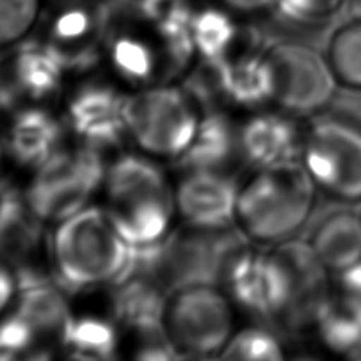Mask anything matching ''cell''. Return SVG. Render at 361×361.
<instances>
[{"instance_id": "38", "label": "cell", "mask_w": 361, "mask_h": 361, "mask_svg": "<svg viewBox=\"0 0 361 361\" xmlns=\"http://www.w3.org/2000/svg\"><path fill=\"white\" fill-rule=\"evenodd\" d=\"M336 274L341 292L361 300V260L355 262L349 268L339 271Z\"/></svg>"}, {"instance_id": "40", "label": "cell", "mask_w": 361, "mask_h": 361, "mask_svg": "<svg viewBox=\"0 0 361 361\" xmlns=\"http://www.w3.org/2000/svg\"><path fill=\"white\" fill-rule=\"evenodd\" d=\"M231 8L244 13H252L259 11L263 8H269L271 0H225Z\"/></svg>"}, {"instance_id": "24", "label": "cell", "mask_w": 361, "mask_h": 361, "mask_svg": "<svg viewBox=\"0 0 361 361\" xmlns=\"http://www.w3.org/2000/svg\"><path fill=\"white\" fill-rule=\"evenodd\" d=\"M59 338L73 358L109 360L114 358L118 347L116 328L97 317H72Z\"/></svg>"}, {"instance_id": "8", "label": "cell", "mask_w": 361, "mask_h": 361, "mask_svg": "<svg viewBox=\"0 0 361 361\" xmlns=\"http://www.w3.org/2000/svg\"><path fill=\"white\" fill-rule=\"evenodd\" d=\"M244 311L265 320H282L290 306V281L277 257L247 249L230 267L225 281Z\"/></svg>"}, {"instance_id": "5", "label": "cell", "mask_w": 361, "mask_h": 361, "mask_svg": "<svg viewBox=\"0 0 361 361\" xmlns=\"http://www.w3.org/2000/svg\"><path fill=\"white\" fill-rule=\"evenodd\" d=\"M301 164L315 187L328 195L361 200V130L333 118L322 119L305 135Z\"/></svg>"}, {"instance_id": "6", "label": "cell", "mask_w": 361, "mask_h": 361, "mask_svg": "<svg viewBox=\"0 0 361 361\" xmlns=\"http://www.w3.org/2000/svg\"><path fill=\"white\" fill-rule=\"evenodd\" d=\"M231 309L214 286L176 292L166 305L165 328L184 357H208L222 350L231 338Z\"/></svg>"}, {"instance_id": "22", "label": "cell", "mask_w": 361, "mask_h": 361, "mask_svg": "<svg viewBox=\"0 0 361 361\" xmlns=\"http://www.w3.org/2000/svg\"><path fill=\"white\" fill-rule=\"evenodd\" d=\"M99 185L86 176L67 178L48 184L32 183L27 192V206L42 221L62 222L85 209Z\"/></svg>"}, {"instance_id": "37", "label": "cell", "mask_w": 361, "mask_h": 361, "mask_svg": "<svg viewBox=\"0 0 361 361\" xmlns=\"http://www.w3.org/2000/svg\"><path fill=\"white\" fill-rule=\"evenodd\" d=\"M171 2L173 0H121V5L133 15L156 21Z\"/></svg>"}, {"instance_id": "11", "label": "cell", "mask_w": 361, "mask_h": 361, "mask_svg": "<svg viewBox=\"0 0 361 361\" xmlns=\"http://www.w3.org/2000/svg\"><path fill=\"white\" fill-rule=\"evenodd\" d=\"M305 135L287 116L259 114L240 132V151L255 169L274 170L298 162Z\"/></svg>"}, {"instance_id": "39", "label": "cell", "mask_w": 361, "mask_h": 361, "mask_svg": "<svg viewBox=\"0 0 361 361\" xmlns=\"http://www.w3.org/2000/svg\"><path fill=\"white\" fill-rule=\"evenodd\" d=\"M16 293V277L0 265V312L10 305Z\"/></svg>"}, {"instance_id": "10", "label": "cell", "mask_w": 361, "mask_h": 361, "mask_svg": "<svg viewBox=\"0 0 361 361\" xmlns=\"http://www.w3.org/2000/svg\"><path fill=\"white\" fill-rule=\"evenodd\" d=\"M290 281V306L283 322L292 326L311 324L319 306L328 296V269L312 244L282 241L273 252Z\"/></svg>"}, {"instance_id": "13", "label": "cell", "mask_w": 361, "mask_h": 361, "mask_svg": "<svg viewBox=\"0 0 361 361\" xmlns=\"http://www.w3.org/2000/svg\"><path fill=\"white\" fill-rule=\"evenodd\" d=\"M126 99L108 86L82 87L70 102L68 119L73 130L89 145L111 146L127 130Z\"/></svg>"}, {"instance_id": "1", "label": "cell", "mask_w": 361, "mask_h": 361, "mask_svg": "<svg viewBox=\"0 0 361 361\" xmlns=\"http://www.w3.org/2000/svg\"><path fill=\"white\" fill-rule=\"evenodd\" d=\"M247 250L246 235L228 228H195L133 246L130 276L147 277L166 293L225 281L233 262Z\"/></svg>"}, {"instance_id": "18", "label": "cell", "mask_w": 361, "mask_h": 361, "mask_svg": "<svg viewBox=\"0 0 361 361\" xmlns=\"http://www.w3.org/2000/svg\"><path fill=\"white\" fill-rule=\"evenodd\" d=\"M68 66V57L54 43H25L15 61V86L34 99L53 94L61 85Z\"/></svg>"}, {"instance_id": "16", "label": "cell", "mask_w": 361, "mask_h": 361, "mask_svg": "<svg viewBox=\"0 0 361 361\" xmlns=\"http://www.w3.org/2000/svg\"><path fill=\"white\" fill-rule=\"evenodd\" d=\"M222 94L238 105L260 106L276 97L274 68L268 54H247L222 62Z\"/></svg>"}, {"instance_id": "27", "label": "cell", "mask_w": 361, "mask_h": 361, "mask_svg": "<svg viewBox=\"0 0 361 361\" xmlns=\"http://www.w3.org/2000/svg\"><path fill=\"white\" fill-rule=\"evenodd\" d=\"M40 238L42 219L24 208L0 227V257L16 267L27 265L25 260L38 247Z\"/></svg>"}, {"instance_id": "29", "label": "cell", "mask_w": 361, "mask_h": 361, "mask_svg": "<svg viewBox=\"0 0 361 361\" xmlns=\"http://www.w3.org/2000/svg\"><path fill=\"white\" fill-rule=\"evenodd\" d=\"M221 358L277 361L283 358V352L273 333L263 328H247L230 338L227 345L222 349Z\"/></svg>"}, {"instance_id": "14", "label": "cell", "mask_w": 361, "mask_h": 361, "mask_svg": "<svg viewBox=\"0 0 361 361\" xmlns=\"http://www.w3.org/2000/svg\"><path fill=\"white\" fill-rule=\"evenodd\" d=\"M169 295L143 276H130L114 286L113 311L122 325L132 328L141 339L169 336L165 328Z\"/></svg>"}, {"instance_id": "19", "label": "cell", "mask_w": 361, "mask_h": 361, "mask_svg": "<svg viewBox=\"0 0 361 361\" xmlns=\"http://www.w3.org/2000/svg\"><path fill=\"white\" fill-rule=\"evenodd\" d=\"M62 137V128L44 109L29 108L19 111L13 121L8 147L19 164L40 166L56 152Z\"/></svg>"}, {"instance_id": "33", "label": "cell", "mask_w": 361, "mask_h": 361, "mask_svg": "<svg viewBox=\"0 0 361 361\" xmlns=\"http://www.w3.org/2000/svg\"><path fill=\"white\" fill-rule=\"evenodd\" d=\"M341 0H271L269 8L282 21L307 24L330 15L338 8Z\"/></svg>"}, {"instance_id": "41", "label": "cell", "mask_w": 361, "mask_h": 361, "mask_svg": "<svg viewBox=\"0 0 361 361\" xmlns=\"http://www.w3.org/2000/svg\"><path fill=\"white\" fill-rule=\"evenodd\" d=\"M353 10H355L357 16L361 19V0H353Z\"/></svg>"}, {"instance_id": "3", "label": "cell", "mask_w": 361, "mask_h": 361, "mask_svg": "<svg viewBox=\"0 0 361 361\" xmlns=\"http://www.w3.org/2000/svg\"><path fill=\"white\" fill-rule=\"evenodd\" d=\"M315 184L298 162L260 175L240 190L236 219L260 243L287 241L311 214Z\"/></svg>"}, {"instance_id": "12", "label": "cell", "mask_w": 361, "mask_h": 361, "mask_svg": "<svg viewBox=\"0 0 361 361\" xmlns=\"http://www.w3.org/2000/svg\"><path fill=\"white\" fill-rule=\"evenodd\" d=\"M16 314L34 328L37 334H57L72 319L67 290L57 279L44 276L29 265L16 267Z\"/></svg>"}, {"instance_id": "35", "label": "cell", "mask_w": 361, "mask_h": 361, "mask_svg": "<svg viewBox=\"0 0 361 361\" xmlns=\"http://www.w3.org/2000/svg\"><path fill=\"white\" fill-rule=\"evenodd\" d=\"M331 116L361 130V87L345 86L330 102Z\"/></svg>"}, {"instance_id": "26", "label": "cell", "mask_w": 361, "mask_h": 361, "mask_svg": "<svg viewBox=\"0 0 361 361\" xmlns=\"http://www.w3.org/2000/svg\"><path fill=\"white\" fill-rule=\"evenodd\" d=\"M238 37V27L231 18L221 10L208 8L195 13L193 38L197 51L204 61L227 59L228 49Z\"/></svg>"}, {"instance_id": "9", "label": "cell", "mask_w": 361, "mask_h": 361, "mask_svg": "<svg viewBox=\"0 0 361 361\" xmlns=\"http://www.w3.org/2000/svg\"><path fill=\"white\" fill-rule=\"evenodd\" d=\"M240 189L219 170H192L179 184L176 203L180 214L195 228H228L236 219Z\"/></svg>"}, {"instance_id": "34", "label": "cell", "mask_w": 361, "mask_h": 361, "mask_svg": "<svg viewBox=\"0 0 361 361\" xmlns=\"http://www.w3.org/2000/svg\"><path fill=\"white\" fill-rule=\"evenodd\" d=\"M37 331L18 314L0 322V361L16 358L34 347Z\"/></svg>"}, {"instance_id": "28", "label": "cell", "mask_w": 361, "mask_h": 361, "mask_svg": "<svg viewBox=\"0 0 361 361\" xmlns=\"http://www.w3.org/2000/svg\"><path fill=\"white\" fill-rule=\"evenodd\" d=\"M330 63L338 81L361 87V19L350 23L334 35L330 47Z\"/></svg>"}, {"instance_id": "7", "label": "cell", "mask_w": 361, "mask_h": 361, "mask_svg": "<svg viewBox=\"0 0 361 361\" xmlns=\"http://www.w3.org/2000/svg\"><path fill=\"white\" fill-rule=\"evenodd\" d=\"M274 68V100L293 114H311L330 105L336 94L338 76L317 51L300 43L282 42L268 49Z\"/></svg>"}, {"instance_id": "31", "label": "cell", "mask_w": 361, "mask_h": 361, "mask_svg": "<svg viewBox=\"0 0 361 361\" xmlns=\"http://www.w3.org/2000/svg\"><path fill=\"white\" fill-rule=\"evenodd\" d=\"M40 0H0V44L21 38L34 24Z\"/></svg>"}, {"instance_id": "25", "label": "cell", "mask_w": 361, "mask_h": 361, "mask_svg": "<svg viewBox=\"0 0 361 361\" xmlns=\"http://www.w3.org/2000/svg\"><path fill=\"white\" fill-rule=\"evenodd\" d=\"M193 18L195 13L184 0H173L156 19L173 72H180L190 62L197 49L193 38Z\"/></svg>"}, {"instance_id": "23", "label": "cell", "mask_w": 361, "mask_h": 361, "mask_svg": "<svg viewBox=\"0 0 361 361\" xmlns=\"http://www.w3.org/2000/svg\"><path fill=\"white\" fill-rule=\"evenodd\" d=\"M312 247L333 273L349 268L361 260V219L350 212L328 217L315 231Z\"/></svg>"}, {"instance_id": "17", "label": "cell", "mask_w": 361, "mask_h": 361, "mask_svg": "<svg viewBox=\"0 0 361 361\" xmlns=\"http://www.w3.org/2000/svg\"><path fill=\"white\" fill-rule=\"evenodd\" d=\"M240 149V135L227 116L209 109L189 147L178 157V165L185 170H219L228 164Z\"/></svg>"}, {"instance_id": "20", "label": "cell", "mask_w": 361, "mask_h": 361, "mask_svg": "<svg viewBox=\"0 0 361 361\" xmlns=\"http://www.w3.org/2000/svg\"><path fill=\"white\" fill-rule=\"evenodd\" d=\"M108 214L130 246H149L166 236L173 214V197L146 198L111 206Z\"/></svg>"}, {"instance_id": "21", "label": "cell", "mask_w": 361, "mask_h": 361, "mask_svg": "<svg viewBox=\"0 0 361 361\" xmlns=\"http://www.w3.org/2000/svg\"><path fill=\"white\" fill-rule=\"evenodd\" d=\"M105 180L111 206L171 195L164 171L143 157H121L108 170Z\"/></svg>"}, {"instance_id": "30", "label": "cell", "mask_w": 361, "mask_h": 361, "mask_svg": "<svg viewBox=\"0 0 361 361\" xmlns=\"http://www.w3.org/2000/svg\"><path fill=\"white\" fill-rule=\"evenodd\" d=\"M111 59L118 72L132 81L151 80L156 67L149 47L133 37H121L113 43Z\"/></svg>"}, {"instance_id": "15", "label": "cell", "mask_w": 361, "mask_h": 361, "mask_svg": "<svg viewBox=\"0 0 361 361\" xmlns=\"http://www.w3.org/2000/svg\"><path fill=\"white\" fill-rule=\"evenodd\" d=\"M312 326L322 345L336 355H361V300L344 292L322 301Z\"/></svg>"}, {"instance_id": "2", "label": "cell", "mask_w": 361, "mask_h": 361, "mask_svg": "<svg viewBox=\"0 0 361 361\" xmlns=\"http://www.w3.org/2000/svg\"><path fill=\"white\" fill-rule=\"evenodd\" d=\"M54 277L67 292L116 286L130 274L133 246L108 211L85 208L62 221L53 236Z\"/></svg>"}, {"instance_id": "4", "label": "cell", "mask_w": 361, "mask_h": 361, "mask_svg": "<svg viewBox=\"0 0 361 361\" xmlns=\"http://www.w3.org/2000/svg\"><path fill=\"white\" fill-rule=\"evenodd\" d=\"M126 126L145 151L179 157L198 128L190 95L175 87H157L126 99Z\"/></svg>"}, {"instance_id": "32", "label": "cell", "mask_w": 361, "mask_h": 361, "mask_svg": "<svg viewBox=\"0 0 361 361\" xmlns=\"http://www.w3.org/2000/svg\"><path fill=\"white\" fill-rule=\"evenodd\" d=\"M109 18L108 13L97 11L95 15L85 8H72L63 11L61 16L56 18L53 25L54 40L62 44L78 42L85 38L89 32L100 30L102 25Z\"/></svg>"}, {"instance_id": "36", "label": "cell", "mask_w": 361, "mask_h": 361, "mask_svg": "<svg viewBox=\"0 0 361 361\" xmlns=\"http://www.w3.org/2000/svg\"><path fill=\"white\" fill-rule=\"evenodd\" d=\"M25 208L21 195L15 187L5 183H0V227L10 221L13 216L21 212Z\"/></svg>"}]
</instances>
